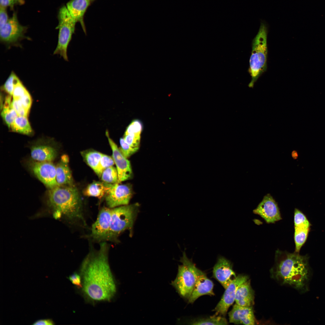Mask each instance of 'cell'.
Returning <instances> with one entry per match:
<instances>
[{"label":"cell","mask_w":325,"mask_h":325,"mask_svg":"<svg viewBox=\"0 0 325 325\" xmlns=\"http://www.w3.org/2000/svg\"><path fill=\"white\" fill-rule=\"evenodd\" d=\"M99 249H91L83 261L80 274L82 292L92 302L110 301L116 292V286L108 260L109 247L100 243Z\"/></svg>","instance_id":"obj_1"},{"label":"cell","mask_w":325,"mask_h":325,"mask_svg":"<svg viewBox=\"0 0 325 325\" xmlns=\"http://www.w3.org/2000/svg\"><path fill=\"white\" fill-rule=\"evenodd\" d=\"M308 259V255L277 250L275 252L274 265L271 270L272 277L282 284L299 289H305L310 273Z\"/></svg>","instance_id":"obj_2"},{"label":"cell","mask_w":325,"mask_h":325,"mask_svg":"<svg viewBox=\"0 0 325 325\" xmlns=\"http://www.w3.org/2000/svg\"><path fill=\"white\" fill-rule=\"evenodd\" d=\"M48 203L55 217L63 218L82 227H86L81 199L74 185L57 186L49 189Z\"/></svg>","instance_id":"obj_3"},{"label":"cell","mask_w":325,"mask_h":325,"mask_svg":"<svg viewBox=\"0 0 325 325\" xmlns=\"http://www.w3.org/2000/svg\"><path fill=\"white\" fill-rule=\"evenodd\" d=\"M268 26L262 21L258 32L252 40L248 72L251 80L248 85L253 88L259 77L267 70L268 57L267 39Z\"/></svg>","instance_id":"obj_4"},{"label":"cell","mask_w":325,"mask_h":325,"mask_svg":"<svg viewBox=\"0 0 325 325\" xmlns=\"http://www.w3.org/2000/svg\"><path fill=\"white\" fill-rule=\"evenodd\" d=\"M136 203L112 208L110 231L107 241L118 243L119 237L126 230L132 236L133 225L139 211Z\"/></svg>","instance_id":"obj_5"},{"label":"cell","mask_w":325,"mask_h":325,"mask_svg":"<svg viewBox=\"0 0 325 325\" xmlns=\"http://www.w3.org/2000/svg\"><path fill=\"white\" fill-rule=\"evenodd\" d=\"M180 261L182 264L178 265L177 275L171 284L181 296L188 300L197 281L198 268L187 257L185 251Z\"/></svg>","instance_id":"obj_6"},{"label":"cell","mask_w":325,"mask_h":325,"mask_svg":"<svg viewBox=\"0 0 325 325\" xmlns=\"http://www.w3.org/2000/svg\"><path fill=\"white\" fill-rule=\"evenodd\" d=\"M58 24L56 29L59 30L58 42L54 54H58L65 60H68L67 49L75 29L76 21L69 13L66 6L59 9Z\"/></svg>","instance_id":"obj_7"},{"label":"cell","mask_w":325,"mask_h":325,"mask_svg":"<svg viewBox=\"0 0 325 325\" xmlns=\"http://www.w3.org/2000/svg\"><path fill=\"white\" fill-rule=\"evenodd\" d=\"M26 29V27L20 23L16 13L14 12L7 23L0 28V41L8 48L17 46L24 38Z\"/></svg>","instance_id":"obj_8"},{"label":"cell","mask_w":325,"mask_h":325,"mask_svg":"<svg viewBox=\"0 0 325 325\" xmlns=\"http://www.w3.org/2000/svg\"><path fill=\"white\" fill-rule=\"evenodd\" d=\"M111 212L112 208L108 207H103L100 210L96 220L91 226L88 238L100 243L107 241Z\"/></svg>","instance_id":"obj_9"},{"label":"cell","mask_w":325,"mask_h":325,"mask_svg":"<svg viewBox=\"0 0 325 325\" xmlns=\"http://www.w3.org/2000/svg\"><path fill=\"white\" fill-rule=\"evenodd\" d=\"M132 186L119 183L110 184L105 197L107 207L113 208L128 204L133 195Z\"/></svg>","instance_id":"obj_10"},{"label":"cell","mask_w":325,"mask_h":325,"mask_svg":"<svg viewBox=\"0 0 325 325\" xmlns=\"http://www.w3.org/2000/svg\"><path fill=\"white\" fill-rule=\"evenodd\" d=\"M248 276L239 274L230 283L225 290L220 301L213 311L215 314L225 316L230 307L235 301L236 292L239 286L248 280Z\"/></svg>","instance_id":"obj_11"},{"label":"cell","mask_w":325,"mask_h":325,"mask_svg":"<svg viewBox=\"0 0 325 325\" xmlns=\"http://www.w3.org/2000/svg\"><path fill=\"white\" fill-rule=\"evenodd\" d=\"M54 142L51 139H40L32 144L30 148L32 159L38 162H52L57 157V149Z\"/></svg>","instance_id":"obj_12"},{"label":"cell","mask_w":325,"mask_h":325,"mask_svg":"<svg viewBox=\"0 0 325 325\" xmlns=\"http://www.w3.org/2000/svg\"><path fill=\"white\" fill-rule=\"evenodd\" d=\"M30 168L37 178L49 189L58 186L56 180V166L52 162L33 161Z\"/></svg>","instance_id":"obj_13"},{"label":"cell","mask_w":325,"mask_h":325,"mask_svg":"<svg viewBox=\"0 0 325 325\" xmlns=\"http://www.w3.org/2000/svg\"><path fill=\"white\" fill-rule=\"evenodd\" d=\"M105 134L112 150V157L117 170L119 183L130 179L132 177L133 172L130 161L122 153L116 144L110 138L107 130Z\"/></svg>","instance_id":"obj_14"},{"label":"cell","mask_w":325,"mask_h":325,"mask_svg":"<svg viewBox=\"0 0 325 325\" xmlns=\"http://www.w3.org/2000/svg\"><path fill=\"white\" fill-rule=\"evenodd\" d=\"M253 212L268 223H274L282 219L277 203L270 194L264 197Z\"/></svg>","instance_id":"obj_15"},{"label":"cell","mask_w":325,"mask_h":325,"mask_svg":"<svg viewBox=\"0 0 325 325\" xmlns=\"http://www.w3.org/2000/svg\"><path fill=\"white\" fill-rule=\"evenodd\" d=\"M213 274L225 289L237 276L231 262L222 256L218 258L213 268Z\"/></svg>","instance_id":"obj_16"},{"label":"cell","mask_w":325,"mask_h":325,"mask_svg":"<svg viewBox=\"0 0 325 325\" xmlns=\"http://www.w3.org/2000/svg\"><path fill=\"white\" fill-rule=\"evenodd\" d=\"M213 286L212 281L207 277L205 273L198 268L197 281L188 300V302L193 303L199 297L203 295H214Z\"/></svg>","instance_id":"obj_17"},{"label":"cell","mask_w":325,"mask_h":325,"mask_svg":"<svg viewBox=\"0 0 325 325\" xmlns=\"http://www.w3.org/2000/svg\"><path fill=\"white\" fill-rule=\"evenodd\" d=\"M229 322L235 324H255V319L252 306L244 307L236 303L228 313Z\"/></svg>","instance_id":"obj_18"},{"label":"cell","mask_w":325,"mask_h":325,"mask_svg":"<svg viewBox=\"0 0 325 325\" xmlns=\"http://www.w3.org/2000/svg\"><path fill=\"white\" fill-rule=\"evenodd\" d=\"M91 0H70L66 5L70 15L76 23L79 22L84 32L86 29L83 20L84 15Z\"/></svg>","instance_id":"obj_19"},{"label":"cell","mask_w":325,"mask_h":325,"mask_svg":"<svg viewBox=\"0 0 325 325\" xmlns=\"http://www.w3.org/2000/svg\"><path fill=\"white\" fill-rule=\"evenodd\" d=\"M69 157L64 155L56 165V180L58 186H70L73 184L71 172L69 166Z\"/></svg>","instance_id":"obj_20"},{"label":"cell","mask_w":325,"mask_h":325,"mask_svg":"<svg viewBox=\"0 0 325 325\" xmlns=\"http://www.w3.org/2000/svg\"><path fill=\"white\" fill-rule=\"evenodd\" d=\"M254 299V292L251 286L250 280H248L238 288L235 301L239 305L249 307L253 305Z\"/></svg>","instance_id":"obj_21"},{"label":"cell","mask_w":325,"mask_h":325,"mask_svg":"<svg viewBox=\"0 0 325 325\" xmlns=\"http://www.w3.org/2000/svg\"><path fill=\"white\" fill-rule=\"evenodd\" d=\"M311 227V224L309 221L294 225L295 252L299 253L301 248L305 243L310 230Z\"/></svg>","instance_id":"obj_22"},{"label":"cell","mask_w":325,"mask_h":325,"mask_svg":"<svg viewBox=\"0 0 325 325\" xmlns=\"http://www.w3.org/2000/svg\"><path fill=\"white\" fill-rule=\"evenodd\" d=\"M110 184L103 182L94 181L84 189L83 194L85 196L97 197L100 200L105 196Z\"/></svg>","instance_id":"obj_23"},{"label":"cell","mask_w":325,"mask_h":325,"mask_svg":"<svg viewBox=\"0 0 325 325\" xmlns=\"http://www.w3.org/2000/svg\"><path fill=\"white\" fill-rule=\"evenodd\" d=\"M10 128L13 131L27 135H31L32 133L26 116H18Z\"/></svg>","instance_id":"obj_24"},{"label":"cell","mask_w":325,"mask_h":325,"mask_svg":"<svg viewBox=\"0 0 325 325\" xmlns=\"http://www.w3.org/2000/svg\"><path fill=\"white\" fill-rule=\"evenodd\" d=\"M11 96L9 95L6 97L1 113L3 119L10 128L18 116L16 112L12 106Z\"/></svg>","instance_id":"obj_25"},{"label":"cell","mask_w":325,"mask_h":325,"mask_svg":"<svg viewBox=\"0 0 325 325\" xmlns=\"http://www.w3.org/2000/svg\"><path fill=\"white\" fill-rule=\"evenodd\" d=\"M81 154L87 164L96 173L103 153L94 150H88L81 152Z\"/></svg>","instance_id":"obj_26"},{"label":"cell","mask_w":325,"mask_h":325,"mask_svg":"<svg viewBox=\"0 0 325 325\" xmlns=\"http://www.w3.org/2000/svg\"><path fill=\"white\" fill-rule=\"evenodd\" d=\"M190 323V324L193 325H221L228 324L227 320L224 316H218L216 314L206 318L196 319Z\"/></svg>","instance_id":"obj_27"},{"label":"cell","mask_w":325,"mask_h":325,"mask_svg":"<svg viewBox=\"0 0 325 325\" xmlns=\"http://www.w3.org/2000/svg\"><path fill=\"white\" fill-rule=\"evenodd\" d=\"M100 177L103 182L106 183L113 184L119 183L117 170L113 166L105 169Z\"/></svg>","instance_id":"obj_28"},{"label":"cell","mask_w":325,"mask_h":325,"mask_svg":"<svg viewBox=\"0 0 325 325\" xmlns=\"http://www.w3.org/2000/svg\"><path fill=\"white\" fill-rule=\"evenodd\" d=\"M115 164L112 157L103 154L101 158L97 175L100 177L102 172L106 169L113 166Z\"/></svg>","instance_id":"obj_29"},{"label":"cell","mask_w":325,"mask_h":325,"mask_svg":"<svg viewBox=\"0 0 325 325\" xmlns=\"http://www.w3.org/2000/svg\"><path fill=\"white\" fill-rule=\"evenodd\" d=\"M18 78L15 73L12 71L3 86V89L11 96L12 95L14 85Z\"/></svg>","instance_id":"obj_30"},{"label":"cell","mask_w":325,"mask_h":325,"mask_svg":"<svg viewBox=\"0 0 325 325\" xmlns=\"http://www.w3.org/2000/svg\"><path fill=\"white\" fill-rule=\"evenodd\" d=\"M123 138L131 147L138 150L140 142V135L131 134L124 135Z\"/></svg>","instance_id":"obj_31"},{"label":"cell","mask_w":325,"mask_h":325,"mask_svg":"<svg viewBox=\"0 0 325 325\" xmlns=\"http://www.w3.org/2000/svg\"><path fill=\"white\" fill-rule=\"evenodd\" d=\"M28 91L18 78L14 85L12 96L17 100L23 96Z\"/></svg>","instance_id":"obj_32"},{"label":"cell","mask_w":325,"mask_h":325,"mask_svg":"<svg viewBox=\"0 0 325 325\" xmlns=\"http://www.w3.org/2000/svg\"><path fill=\"white\" fill-rule=\"evenodd\" d=\"M119 143L120 147L119 149L122 155L127 158L130 157L138 151L128 145L123 138H120Z\"/></svg>","instance_id":"obj_33"},{"label":"cell","mask_w":325,"mask_h":325,"mask_svg":"<svg viewBox=\"0 0 325 325\" xmlns=\"http://www.w3.org/2000/svg\"><path fill=\"white\" fill-rule=\"evenodd\" d=\"M142 130L141 122L137 119L133 121L126 128L125 135L135 134L140 135Z\"/></svg>","instance_id":"obj_34"},{"label":"cell","mask_w":325,"mask_h":325,"mask_svg":"<svg viewBox=\"0 0 325 325\" xmlns=\"http://www.w3.org/2000/svg\"><path fill=\"white\" fill-rule=\"evenodd\" d=\"M11 105L18 116L27 117L29 112L24 108L18 100L13 99Z\"/></svg>","instance_id":"obj_35"},{"label":"cell","mask_w":325,"mask_h":325,"mask_svg":"<svg viewBox=\"0 0 325 325\" xmlns=\"http://www.w3.org/2000/svg\"><path fill=\"white\" fill-rule=\"evenodd\" d=\"M18 100L24 108L29 112L32 104V99L31 95L28 91Z\"/></svg>","instance_id":"obj_36"},{"label":"cell","mask_w":325,"mask_h":325,"mask_svg":"<svg viewBox=\"0 0 325 325\" xmlns=\"http://www.w3.org/2000/svg\"><path fill=\"white\" fill-rule=\"evenodd\" d=\"M68 279L72 283L78 288L82 289V280L80 274L74 272L70 275Z\"/></svg>","instance_id":"obj_37"},{"label":"cell","mask_w":325,"mask_h":325,"mask_svg":"<svg viewBox=\"0 0 325 325\" xmlns=\"http://www.w3.org/2000/svg\"><path fill=\"white\" fill-rule=\"evenodd\" d=\"M24 0H0V6L6 8L8 7L12 8L16 5L24 4Z\"/></svg>","instance_id":"obj_38"},{"label":"cell","mask_w":325,"mask_h":325,"mask_svg":"<svg viewBox=\"0 0 325 325\" xmlns=\"http://www.w3.org/2000/svg\"><path fill=\"white\" fill-rule=\"evenodd\" d=\"M6 8L0 6V28L5 25L9 19Z\"/></svg>","instance_id":"obj_39"},{"label":"cell","mask_w":325,"mask_h":325,"mask_svg":"<svg viewBox=\"0 0 325 325\" xmlns=\"http://www.w3.org/2000/svg\"><path fill=\"white\" fill-rule=\"evenodd\" d=\"M54 323L53 321L51 319H42L38 320L35 322L32 325H54Z\"/></svg>","instance_id":"obj_40"},{"label":"cell","mask_w":325,"mask_h":325,"mask_svg":"<svg viewBox=\"0 0 325 325\" xmlns=\"http://www.w3.org/2000/svg\"><path fill=\"white\" fill-rule=\"evenodd\" d=\"M291 155L292 157L294 159H296L298 156V154L297 151L294 150L292 151Z\"/></svg>","instance_id":"obj_41"},{"label":"cell","mask_w":325,"mask_h":325,"mask_svg":"<svg viewBox=\"0 0 325 325\" xmlns=\"http://www.w3.org/2000/svg\"></svg>","instance_id":"obj_42"}]
</instances>
